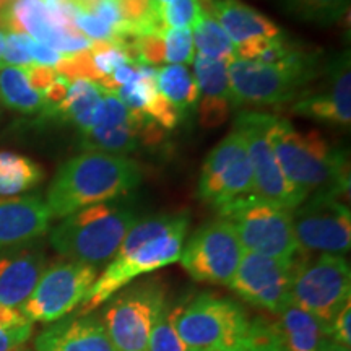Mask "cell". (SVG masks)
Instances as JSON below:
<instances>
[{
	"label": "cell",
	"mask_w": 351,
	"mask_h": 351,
	"mask_svg": "<svg viewBox=\"0 0 351 351\" xmlns=\"http://www.w3.org/2000/svg\"><path fill=\"white\" fill-rule=\"evenodd\" d=\"M189 228V215H158L137 221L127 232L112 261L82 301L80 315H88L108 302L138 276L160 270L181 258Z\"/></svg>",
	"instance_id": "cell-1"
},
{
	"label": "cell",
	"mask_w": 351,
	"mask_h": 351,
	"mask_svg": "<svg viewBox=\"0 0 351 351\" xmlns=\"http://www.w3.org/2000/svg\"><path fill=\"white\" fill-rule=\"evenodd\" d=\"M142 182V169L127 156L82 152L60 166L47 191L52 218H65L96 204L117 200Z\"/></svg>",
	"instance_id": "cell-2"
},
{
	"label": "cell",
	"mask_w": 351,
	"mask_h": 351,
	"mask_svg": "<svg viewBox=\"0 0 351 351\" xmlns=\"http://www.w3.org/2000/svg\"><path fill=\"white\" fill-rule=\"evenodd\" d=\"M270 140L285 178L302 195L330 191L348 202L350 163L345 150L332 147L315 130L302 134L278 117L271 125Z\"/></svg>",
	"instance_id": "cell-3"
},
{
	"label": "cell",
	"mask_w": 351,
	"mask_h": 351,
	"mask_svg": "<svg viewBox=\"0 0 351 351\" xmlns=\"http://www.w3.org/2000/svg\"><path fill=\"white\" fill-rule=\"evenodd\" d=\"M137 223L134 208L111 200L82 208L62 218L51 231V244L69 261L98 265L114 257Z\"/></svg>",
	"instance_id": "cell-4"
},
{
	"label": "cell",
	"mask_w": 351,
	"mask_h": 351,
	"mask_svg": "<svg viewBox=\"0 0 351 351\" xmlns=\"http://www.w3.org/2000/svg\"><path fill=\"white\" fill-rule=\"evenodd\" d=\"M320 70L319 57L302 47L282 64L232 59L228 62L231 104L238 108L241 104H278L298 99L320 75Z\"/></svg>",
	"instance_id": "cell-5"
},
{
	"label": "cell",
	"mask_w": 351,
	"mask_h": 351,
	"mask_svg": "<svg viewBox=\"0 0 351 351\" xmlns=\"http://www.w3.org/2000/svg\"><path fill=\"white\" fill-rule=\"evenodd\" d=\"M251 320L239 302L202 293L176 309V330L192 351H219L239 343Z\"/></svg>",
	"instance_id": "cell-6"
},
{
	"label": "cell",
	"mask_w": 351,
	"mask_h": 351,
	"mask_svg": "<svg viewBox=\"0 0 351 351\" xmlns=\"http://www.w3.org/2000/svg\"><path fill=\"white\" fill-rule=\"evenodd\" d=\"M218 212L234 226L244 251L282 261H291L300 254L288 210L251 194Z\"/></svg>",
	"instance_id": "cell-7"
},
{
	"label": "cell",
	"mask_w": 351,
	"mask_h": 351,
	"mask_svg": "<svg viewBox=\"0 0 351 351\" xmlns=\"http://www.w3.org/2000/svg\"><path fill=\"white\" fill-rule=\"evenodd\" d=\"M291 301L314 315L328 333L332 320L351 302V270L343 256L296 258ZM328 337V335H327Z\"/></svg>",
	"instance_id": "cell-8"
},
{
	"label": "cell",
	"mask_w": 351,
	"mask_h": 351,
	"mask_svg": "<svg viewBox=\"0 0 351 351\" xmlns=\"http://www.w3.org/2000/svg\"><path fill=\"white\" fill-rule=\"evenodd\" d=\"M122 289L108 301L103 326L116 351H147L153 327L168 306L165 287L147 280Z\"/></svg>",
	"instance_id": "cell-9"
},
{
	"label": "cell",
	"mask_w": 351,
	"mask_h": 351,
	"mask_svg": "<svg viewBox=\"0 0 351 351\" xmlns=\"http://www.w3.org/2000/svg\"><path fill=\"white\" fill-rule=\"evenodd\" d=\"M300 252L343 256L351 247L348 204L330 191L314 192L291 212Z\"/></svg>",
	"instance_id": "cell-10"
},
{
	"label": "cell",
	"mask_w": 351,
	"mask_h": 351,
	"mask_svg": "<svg viewBox=\"0 0 351 351\" xmlns=\"http://www.w3.org/2000/svg\"><path fill=\"white\" fill-rule=\"evenodd\" d=\"M276 116L265 112L244 111L236 116L234 129H238L247 145L254 174V195L293 212L307 197L288 182L271 148L270 130Z\"/></svg>",
	"instance_id": "cell-11"
},
{
	"label": "cell",
	"mask_w": 351,
	"mask_h": 351,
	"mask_svg": "<svg viewBox=\"0 0 351 351\" xmlns=\"http://www.w3.org/2000/svg\"><path fill=\"white\" fill-rule=\"evenodd\" d=\"M98 278L95 265L75 261L47 267L20 311L29 322L52 324L77 309Z\"/></svg>",
	"instance_id": "cell-12"
},
{
	"label": "cell",
	"mask_w": 351,
	"mask_h": 351,
	"mask_svg": "<svg viewBox=\"0 0 351 351\" xmlns=\"http://www.w3.org/2000/svg\"><path fill=\"white\" fill-rule=\"evenodd\" d=\"M199 197L221 208L241 197L254 194V174L243 134L232 130L205 158L199 179Z\"/></svg>",
	"instance_id": "cell-13"
},
{
	"label": "cell",
	"mask_w": 351,
	"mask_h": 351,
	"mask_svg": "<svg viewBox=\"0 0 351 351\" xmlns=\"http://www.w3.org/2000/svg\"><path fill=\"white\" fill-rule=\"evenodd\" d=\"M243 256L244 247L234 226L219 218L191 236L179 262L195 282L230 287Z\"/></svg>",
	"instance_id": "cell-14"
},
{
	"label": "cell",
	"mask_w": 351,
	"mask_h": 351,
	"mask_svg": "<svg viewBox=\"0 0 351 351\" xmlns=\"http://www.w3.org/2000/svg\"><path fill=\"white\" fill-rule=\"evenodd\" d=\"M296 258L282 261L244 251L230 288L249 304L278 315L291 301Z\"/></svg>",
	"instance_id": "cell-15"
},
{
	"label": "cell",
	"mask_w": 351,
	"mask_h": 351,
	"mask_svg": "<svg viewBox=\"0 0 351 351\" xmlns=\"http://www.w3.org/2000/svg\"><path fill=\"white\" fill-rule=\"evenodd\" d=\"M350 49L327 60L317 88H307L293 106V112L307 119L348 129L351 124Z\"/></svg>",
	"instance_id": "cell-16"
},
{
	"label": "cell",
	"mask_w": 351,
	"mask_h": 351,
	"mask_svg": "<svg viewBox=\"0 0 351 351\" xmlns=\"http://www.w3.org/2000/svg\"><path fill=\"white\" fill-rule=\"evenodd\" d=\"M46 269V252L34 241L0 251V304L20 309Z\"/></svg>",
	"instance_id": "cell-17"
},
{
	"label": "cell",
	"mask_w": 351,
	"mask_h": 351,
	"mask_svg": "<svg viewBox=\"0 0 351 351\" xmlns=\"http://www.w3.org/2000/svg\"><path fill=\"white\" fill-rule=\"evenodd\" d=\"M51 219L39 195L0 197V251L39 239L49 231Z\"/></svg>",
	"instance_id": "cell-18"
},
{
	"label": "cell",
	"mask_w": 351,
	"mask_h": 351,
	"mask_svg": "<svg viewBox=\"0 0 351 351\" xmlns=\"http://www.w3.org/2000/svg\"><path fill=\"white\" fill-rule=\"evenodd\" d=\"M36 351H116L106 328L98 317L80 315L60 319L39 333Z\"/></svg>",
	"instance_id": "cell-19"
},
{
	"label": "cell",
	"mask_w": 351,
	"mask_h": 351,
	"mask_svg": "<svg viewBox=\"0 0 351 351\" xmlns=\"http://www.w3.org/2000/svg\"><path fill=\"white\" fill-rule=\"evenodd\" d=\"M208 13L221 25L234 46L251 38H278L283 34L274 21L239 0H210Z\"/></svg>",
	"instance_id": "cell-20"
},
{
	"label": "cell",
	"mask_w": 351,
	"mask_h": 351,
	"mask_svg": "<svg viewBox=\"0 0 351 351\" xmlns=\"http://www.w3.org/2000/svg\"><path fill=\"white\" fill-rule=\"evenodd\" d=\"M3 25L10 28V33L28 34L59 52L64 39L72 36L57 28L43 0H13L7 8Z\"/></svg>",
	"instance_id": "cell-21"
},
{
	"label": "cell",
	"mask_w": 351,
	"mask_h": 351,
	"mask_svg": "<svg viewBox=\"0 0 351 351\" xmlns=\"http://www.w3.org/2000/svg\"><path fill=\"white\" fill-rule=\"evenodd\" d=\"M274 327L283 351H319L328 339L322 324L293 301L283 307Z\"/></svg>",
	"instance_id": "cell-22"
},
{
	"label": "cell",
	"mask_w": 351,
	"mask_h": 351,
	"mask_svg": "<svg viewBox=\"0 0 351 351\" xmlns=\"http://www.w3.org/2000/svg\"><path fill=\"white\" fill-rule=\"evenodd\" d=\"M134 114V112H132ZM148 116L134 114L130 121L114 127H90L82 130V147L85 152H103L125 156L137 150L140 129Z\"/></svg>",
	"instance_id": "cell-23"
},
{
	"label": "cell",
	"mask_w": 351,
	"mask_h": 351,
	"mask_svg": "<svg viewBox=\"0 0 351 351\" xmlns=\"http://www.w3.org/2000/svg\"><path fill=\"white\" fill-rule=\"evenodd\" d=\"M99 99L101 90L93 82L75 80L70 83L65 99L47 116L72 122L80 130H86L93 124V116Z\"/></svg>",
	"instance_id": "cell-24"
},
{
	"label": "cell",
	"mask_w": 351,
	"mask_h": 351,
	"mask_svg": "<svg viewBox=\"0 0 351 351\" xmlns=\"http://www.w3.org/2000/svg\"><path fill=\"white\" fill-rule=\"evenodd\" d=\"M0 101L7 108L23 114L43 112L46 108L44 96L28 82L23 67H0Z\"/></svg>",
	"instance_id": "cell-25"
},
{
	"label": "cell",
	"mask_w": 351,
	"mask_h": 351,
	"mask_svg": "<svg viewBox=\"0 0 351 351\" xmlns=\"http://www.w3.org/2000/svg\"><path fill=\"white\" fill-rule=\"evenodd\" d=\"M41 166L15 152H0V197H19L43 181Z\"/></svg>",
	"instance_id": "cell-26"
},
{
	"label": "cell",
	"mask_w": 351,
	"mask_h": 351,
	"mask_svg": "<svg viewBox=\"0 0 351 351\" xmlns=\"http://www.w3.org/2000/svg\"><path fill=\"white\" fill-rule=\"evenodd\" d=\"M156 88L182 116L200 99L195 78L184 65H166L158 70Z\"/></svg>",
	"instance_id": "cell-27"
},
{
	"label": "cell",
	"mask_w": 351,
	"mask_h": 351,
	"mask_svg": "<svg viewBox=\"0 0 351 351\" xmlns=\"http://www.w3.org/2000/svg\"><path fill=\"white\" fill-rule=\"evenodd\" d=\"M278 10L301 23L330 26L348 13L350 0H274Z\"/></svg>",
	"instance_id": "cell-28"
},
{
	"label": "cell",
	"mask_w": 351,
	"mask_h": 351,
	"mask_svg": "<svg viewBox=\"0 0 351 351\" xmlns=\"http://www.w3.org/2000/svg\"><path fill=\"white\" fill-rule=\"evenodd\" d=\"M192 39L199 56L205 59L218 60V62H231L232 59H236L234 44L208 12L204 10V15L197 21Z\"/></svg>",
	"instance_id": "cell-29"
},
{
	"label": "cell",
	"mask_w": 351,
	"mask_h": 351,
	"mask_svg": "<svg viewBox=\"0 0 351 351\" xmlns=\"http://www.w3.org/2000/svg\"><path fill=\"white\" fill-rule=\"evenodd\" d=\"M194 75L197 86L204 99H219L232 103L230 77H228V62L205 59L197 54L194 57ZM232 106V104H231Z\"/></svg>",
	"instance_id": "cell-30"
},
{
	"label": "cell",
	"mask_w": 351,
	"mask_h": 351,
	"mask_svg": "<svg viewBox=\"0 0 351 351\" xmlns=\"http://www.w3.org/2000/svg\"><path fill=\"white\" fill-rule=\"evenodd\" d=\"M33 333V322L13 309L0 304V351H21Z\"/></svg>",
	"instance_id": "cell-31"
},
{
	"label": "cell",
	"mask_w": 351,
	"mask_h": 351,
	"mask_svg": "<svg viewBox=\"0 0 351 351\" xmlns=\"http://www.w3.org/2000/svg\"><path fill=\"white\" fill-rule=\"evenodd\" d=\"M176 309L178 306H166L156 326L153 327L147 351H192L176 330Z\"/></svg>",
	"instance_id": "cell-32"
},
{
	"label": "cell",
	"mask_w": 351,
	"mask_h": 351,
	"mask_svg": "<svg viewBox=\"0 0 351 351\" xmlns=\"http://www.w3.org/2000/svg\"><path fill=\"white\" fill-rule=\"evenodd\" d=\"M156 8L166 29H191L204 15L199 0H171L166 5H156Z\"/></svg>",
	"instance_id": "cell-33"
},
{
	"label": "cell",
	"mask_w": 351,
	"mask_h": 351,
	"mask_svg": "<svg viewBox=\"0 0 351 351\" xmlns=\"http://www.w3.org/2000/svg\"><path fill=\"white\" fill-rule=\"evenodd\" d=\"M219 351H283L276 337L274 322L265 319L251 320L247 335L239 343Z\"/></svg>",
	"instance_id": "cell-34"
},
{
	"label": "cell",
	"mask_w": 351,
	"mask_h": 351,
	"mask_svg": "<svg viewBox=\"0 0 351 351\" xmlns=\"http://www.w3.org/2000/svg\"><path fill=\"white\" fill-rule=\"evenodd\" d=\"M165 38V62L171 65H186L194 62L195 47L191 29L168 28Z\"/></svg>",
	"instance_id": "cell-35"
},
{
	"label": "cell",
	"mask_w": 351,
	"mask_h": 351,
	"mask_svg": "<svg viewBox=\"0 0 351 351\" xmlns=\"http://www.w3.org/2000/svg\"><path fill=\"white\" fill-rule=\"evenodd\" d=\"M54 69L57 75L67 78L70 83L75 80H88L95 83L99 78L90 49L73 52V54H64Z\"/></svg>",
	"instance_id": "cell-36"
},
{
	"label": "cell",
	"mask_w": 351,
	"mask_h": 351,
	"mask_svg": "<svg viewBox=\"0 0 351 351\" xmlns=\"http://www.w3.org/2000/svg\"><path fill=\"white\" fill-rule=\"evenodd\" d=\"M93 64L98 70L99 77L109 75L114 69L125 62H132L124 51L112 39L108 41H93L90 47Z\"/></svg>",
	"instance_id": "cell-37"
},
{
	"label": "cell",
	"mask_w": 351,
	"mask_h": 351,
	"mask_svg": "<svg viewBox=\"0 0 351 351\" xmlns=\"http://www.w3.org/2000/svg\"><path fill=\"white\" fill-rule=\"evenodd\" d=\"M165 33H148L135 38V62L145 65L165 64Z\"/></svg>",
	"instance_id": "cell-38"
},
{
	"label": "cell",
	"mask_w": 351,
	"mask_h": 351,
	"mask_svg": "<svg viewBox=\"0 0 351 351\" xmlns=\"http://www.w3.org/2000/svg\"><path fill=\"white\" fill-rule=\"evenodd\" d=\"M145 114H147L153 122H156L158 125L165 127V129H174L182 117V114L179 112L178 109L160 93V91H156L150 103H148Z\"/></svg>",
	"instance_id": "cell-39"
},
{
	"label": "cell",
	"mask_w": 351,
	"mask_h": 351,
	"mask_svg": "<svg viewBox=\"0 0 351 351\" xmlns=\"http://www.w3.org/2000/svg\"><path fill=\"white\" fill-rule=\"evenodd\" d=\"M28 34L21 33H8L5 36V46H3L2 60L7 65H15V67H25V65L33 64L32 56L26 46Z\"/></svg>",
	"instance_id": "cell-40"
},
{
	"label": "cell",
	"mask_w": 351,
	"mask_h": 351,
	"mask_svg": "<svg viewBox=\"0 0 351 351\" xmlns=\"http://www.w3.org/2000/svg\"><path fill=\"white\" fill-rule=\"evenodd\" d=\"M75 26L91 41H108L112 38V28L103 20H99L95 13L75 12Z\"/></svg>",
	"instance_id": "cell-41"
},
{
	"label": "cell",
	"mask_w": 351,
	"mask_h": 351,
	"mask_svg": "<svg viewBox=\"0 0 351 351\" xmlns=\"http://www.w3.org/2000/svg\"><path fill=\"white\" fill-rule=\"evenodd\" d=\"M328 339L346 348H351V302L335 315L328 327Z\"/></svg>",
	"instance_id": "cell-42"
},
{
	"label": "cell",
	"mask_w": 351,
	"mask_h": 351,
	"mask_svg": "<svg viewBox=\"0 0 351 351\" xmlns=\"http://www.w3.org/2000/svg\"><path fill=\"white\" fill-rule=\"evenodd\" d=\"M26 46H28V52L32 56L33 64L47 65V67H56L59 60L62 59V52H59L54 47L47 46V44L39 43L36 39L29 38L26 39Z\"/></svg>",
	"instance_id": "cell-43"
},
{
	"label": "cell",
	"mask_w": 351,
	"mask_h": 351,
	"mask_svg": "<svg viewBox=\"0 0 351 351\" xmlns=\"http://www.w3.org/2000/svg\"><path fill=\"white\" fill-rule=\"evenodd\" d=\"M25 73L28 77V82L32 83L34 90L44 95V91L49 88L57 77V72L54 67H47V65H39V64H29L25 65Z\"/></svg>",
	"instance_id": "cell-44"
},
{
	"label": "cell",
	"mask_w": 351,
	"mask_h": 351,
	"mask_svg": "<svg viewBox=\"0 0 351 351\" xmlns=\"http://www.w3.org/2000/svg\"><path fill=\"white\" fill-rule=\"evenodd\" d=\"M319 351H351V350L346 348V346L335 343V341H332L330 339H326L322 341V345H320Z\"/></svg>",
	"instance_id": "cell-45"
},
{
	"label": "cell",
	"mask_w": 351,
	"mask_h": 351,
	"mask_svg": "<svg viewBox=\"0 0 351 351\" xmlns=\"http://www.w3.org/2000/svg\"><path fill=\"white\" fill-rule=\"evenodd\" d=\"M8 5H10V0H0V25H3V19H5Z\"/></svg>",
	"instance_id": "cell-46"
},
{
	"label": "cell",
	"mask_w": 351,
	"mask_h": 351,
	"mask_svg": "<svg viewBox=\"0 0 351 351\" xmlns=\"http://www.w3.org/2000/svg\"><path fill=\"white\" fill-rule=\"evenodd\" d=\"M3 46H5V34L0 32V67H2V54H3Z\"/></svg>",
	"instance_id": "cell-47"
},
{
	"label": "cell",
	"mask_w": 351,
	"mask_h": 351,
	"mask_svg": "<svg viewBox=\"0 0 351 351\" xmlns=\"http://www.w3.org/2000/svg\"><path fill=\"white\" fill-rule=\"evenodd\" d=\"M169 2H171V0H155V3H156L158 7H160V5H166V3H169Z\"/></svg>",
	"instance_id": "cell-48"
},
{
	"label": "cell",
	"mask_w": 351,
	"mask_h": 351,
	"mask_svg": "<svg viewBox=\"0 0 351 351\" xmlns=\"http://www.w3.org/2000/svg\"><path fill=\"white\" fill-rule=\"evenodd\" d=\"M21 351H26V350H21Z\"/></svg>",
	"instance_id": "cell-49"
}]
</instances>
